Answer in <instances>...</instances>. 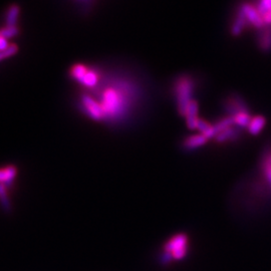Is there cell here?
I'll list each match as a JSON object with an SVG mask.
<instances>
[{
	"label": "cell",
	"mask_w": 271,
	"mask_h": 271,
	"mask_svg": "<svg viewBox=\"0 0 271 271\" xmlns=\"http://www.w3.org/2000/svg\"><path fill=\"white\" fill-rule=\"evenodd\" d=\"M141 99L138 83L127 77L117 78L96 99L100 112V122H119L127 117L137 107Z\"/></svg>",
	"instance_id": "1"
},
{
	"label": "cell",
	"mask_w": 271,
	"mask_h": 271,
	"mask_svg": "<svg viewBox=\"0 0 271 271\" xmlns=\"http://www.w3.org/2000/svg\"><path fill=\"white\" fill-rule=\"evenodd\" d=\"M246 27L258 30V41L262 49H271V0H254L238 8L232 25L233 32L239 34Z\"/></svg>",
	"instance_id": "2"
},
{
	"label": "cell",
	"mask_w": 271,
	"mask_h": 271,
	"mask_svg": "<svg viewBox=\"0 0 271 271\" xmlns=\"http://www.w3.org/2000/svg\"><path fill=\"white\" fill-rule=\"evenodd\" d=\"M72 78L87 89L96 88L99 82V73L86 65H74L70 72Z\"/></svg>",
	"instance_id": "3"
},
{
	"label": "cell",
	"mask_w": 271,
	"mask_h": 271,
	"mask_svg": "<svg viewBox=\"0 0 271 271\" xmlns=\"http://www.w3.org/2000/svg\"><path fill=\"white\" fill-rule=\"evenodd\" d=\"M194 92V81L188 77L184 76L180 77L176 82L175 93L176 99L178 100V108L181 115L185 112L186 108L193 100L192 94Z\"/></svg>",
	"instance_id": "4"
},
{
	"label": "cell",
	"mask_w": 271,
	"mask_h": 271,
	"mask_svg": "<svg viewBox=\"0 0 271 271\" xmlns=\"http://www.w3.org/2000/svg\"><path fill=\"white\" fill-rule=\"evenodd\" d=\"M164 252L171 253L174 260H182L188 253V236L179 233L170 238L164 246Z\"/></svg>",
	"instance_id": "5"
},
{
	"label": "cell",
	"mask_w": 271,
	"mask_h": 271,
	"mask_svg": "<svg viewBox=\"0 0 271 271\" xmlns=\"http://www.w3.org/2000/svg\"><path fill=\"white\" fill-rule=\"evenodd\" d=\"M17 173V168L13 165L0 167V200L4 203L7 199V187L14 181Z\"/></svg>",
	"instance_id": "6"
},
{
	"label": "cell",
	"mask_w": 271,
	"mask_h": 271,
	"mask_svg": "<svg viewBox=\"0 0 271 271\" xmlns=\"http://www.w3.org/2000/svg\"><path fill=\"white\" fill-rule=\"evenodd\" d=\"M207 141H208V139L201 134L194 135V136H191L185 140V142L183 144V147L187 151H194V150L202 147V146H204L207 143Z\"/></svg>",
	"instance_id": "7"
},
{
	"label": "cell",
	"mask_w": 271,
	"mask_h": 271,
	"mask_svg": "<svg viewBox=\"0 0 271 271\" xmlns=\"http://www.w3.org/2000/svg\"><path fill=\"white\" fill-rule=\"evenodd\" d=\"M237 136H238V129L231 127V128H228V129L220 132L215 137V141L217 143H225V142L236 139Z\"/></svg>",
	"instance_id": "8"
},
{
	"label": "cell",
	"mask_w": 271,
	"mask_h": 271,
	"mask_svg": "<svg viewBox=\"0 0 271 271\" xmlns=\"http://www.w3.org/2000/svg\"><path fill=\"white\" fill-rule=\"evenodd\" d=\"M264 126H265V119L263 117H255V118H252L247 129L250 134L256 136L263 130Z\"/></svg>",
	"instance_id": "9"
},
{
	"label": "cell",
	"mask_w": 271,
	"mask_h": 271,
	"mask_svg": "<svg viewBox=\"0 0 271 271\" xmlns=\"http://www.w3.org/2000/svg\"><path fill=\"white\" fill-rule=\"evenodd\" d=\"M19 14V7L17 5H11L6 14V26H16L17 18Z\"/></svg>",
	"instance_id": "10"
},
{
	"label": "cell",
	"mask_w": 271,
	"mask_h": 271,
	"mask_svg": "<svg viewBox=\"0 0 271 271\" xmlns=\"http://www.w3.org/2000/svg\"><path fill=\"white\" fill-rule=\"evenodd\" d=\"M262 170L271 189V152L267 153L262 161Z\"/></svg>",
	"instance_id": "11"
},
{
	"label": "cell",
	"mask_w": 271,
	"mask_h": 271,
	"mask_svg": "<svg viewBox=\"0 0 271 271\" xmlns=\"http://www.w3.org/2000/svg\"><path fill=\"white\" fill-rule=\"evenodd\" d=\"M17 33H18L17 26H5L0 29V35L6 39L15 36Z\"/></svg>",
	"instance_id": "12"
},
{
	"label": "cell",
	"mask_w": 271,
	"mask_h": 271,
	"mask_svg": "<svg viewBox=\"0 0 271 271\" xmlns=\"http://www.w3.org/2000/svg\"><path fill=\"white\" fill-rule=\"evenodd\" d=\"M18 49L15 45H10L9 48L4 50V51H0V60H2L4 58H7V57H10L11 55L15 54L17 52Z\"/></svg>",
	"instance_id": "13"
},
{
	"label": "cell",
	"mask_w": 271,
	"mask_h": 271,
	"mask_svg": "<svg viewBox=\"0 0 271 271\" xmlns=\"http://www.w3.org/2000/svg\"><path fill=\"white\" fill-rule=\"evenodd\" d=\"M174 260L173 256L171 253H168V252H163V255L161 256V263L162 264H170L172 261Z\"/></svg>",
	"instance_id": "14"
}]
</instances>
